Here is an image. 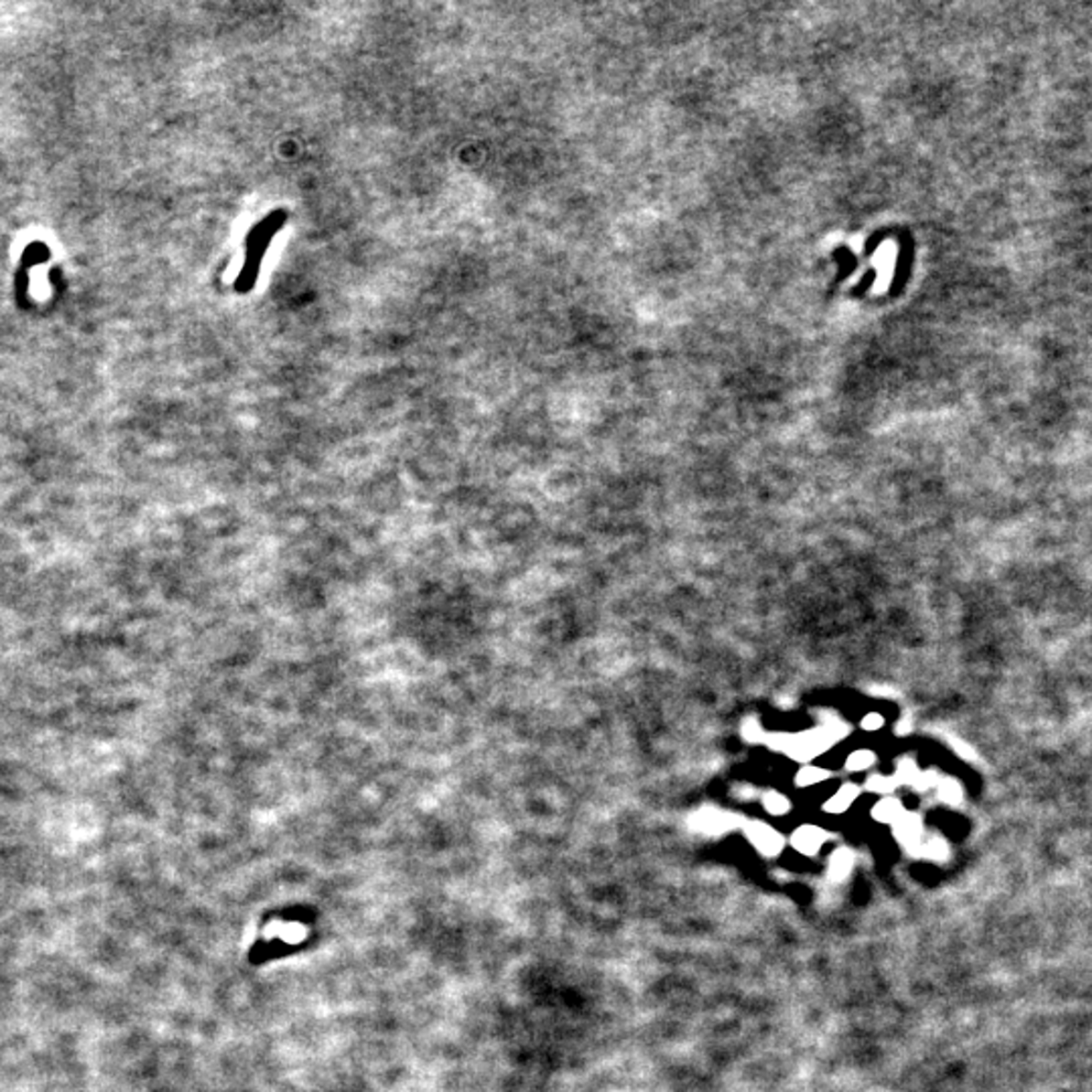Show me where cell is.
<instances>
[{"instance_id": "cell-6", "label": "cell", "mask_w": 1092, "mask_h": 1092, "mask_svg": "<svg viewBox=\"0 0 1092 1092\" xmlns=\"http://www.w3.org/2000/svg\"><path fill=\"white\" fill-rule=\"evenodd\" d=\"M894 839L901 846H904L908 852L919 854L923 844V821L916 814H906L892 826Z\"/></svg>"}, {"instance_id": "cell-11", "label": "cell", "mask_w": 1092, "mask_h": 1092, "mask_svg": "<svg viewBox=\"0 0 1092 1092\" xmlns=\"http://www.w3.org/2000/svg\"><path fill=\"white\" fill-rule=\"evenodd\" d=\"M876 752L870 751V749H858L854 752H849L848 759H846V769L849 773H862L868 771L870 767L876 765Z\"/></svg>"}, {"instance_id": "cell-15", "label": "cell", "mask_w": 1092, "mask_h": 1092, "mask_svg": "<svg viewBox=\"0 0 1092 1092\" xmlns=\"http://www.w3.org/2000/svg\"><path fill=\"white\" fill-rule=\"evenodd\" d=\"M742 737H745L749 742H761L762 739H765V732H762V727L759 724V720L749 719L742 722Z\"/></svg>"}, {"instance_id": "cell-10", "label": "cell", "mask_w": 1092, "mask_h": 1092, "mask_svg": "<svg viewBox=\"0 0 1092 1092\" xmlns=\"http://www.w3.org/2000/svg\"><path fill=\"white\" fill-rule=\"evenodd\" d=\"M761 804L765 807V811L773 817H785L789 811H791V801L787 795H783L781 791L775 789H769L765 794L761 795Z\"/></svg>"}, {"instance_id": "cell-7", "label": "cell", "mask_w": 1092, "mask_h": 1092, "mask_svg": "<svg viewBox=\"0 0 1092 1092\" xmlns=\"http://www.w3.org/2000/svg\"><path fill=\"white\" fill-rule=\"evenodd\" d=\"M860 795H862V787L856 785V783H846V785L839 787L832 797H827L824 801L821 809H824L829 816H842L856 804Z\"/></svg>"}, {"instance_id": "cell-8", "label": "cell", "mask_w": 1092, "mask_h": 1092, "mask_svg": "<svg viewBox=\"0 0 1092 1092\" xmlns=\"http://www.w3.org/2000/svg\"><path fill=\"white\" fill-rule=\"evenodd\" d=\"M854 866H856V856L852 849L838 848L836 852L829 854L827 878L832 882H846L849 874L854 872Z\"/></svg>"}, {"instance_id": "cell-2", "label": "cell", "mask_w": 1092, "mask_h": 1092, "mask_svg": "<svg viewBox=\"0 0 1092 1092\" xmlns=\"http://www.w3.org/2000/svg\"><path fill=\"white\" fill-rule=\"evenodd\" d=\"M773 742H775L773 747L781 749L783 752H787V755L794 757L795 761L816 759L817 755H821V752L834 745V742L826 737V732L819 727L811 732L781 734V737H777Z\"/></svg>"}, {"instance_id": "cell-13", "label": "cell", "mask_w": 1092, "mask_h": 1092, "mask_svg": "<svg viewBox=\"0 0 1092 1092\" xmlns=\"http://www.w3.org/2000/svg\"><path fill=\"white\" fill-rule=\"evenodd\" d=\"M898 787V783L894 781V777H888V775H872L866 781V789L872 791V794L878 795H891L892 791Z\"/></svg>"}, {"instance_id": "cell-1", "label": "cell", "mask_w": 1092, "mask_h": 1092, "mask_svg": "<svg viewBox=\"0 0 1092 1092\" xmlns=\"http://www.w3.org/2000/svg\"><path fill=\"white\" fill-rule=\"evenodd\" d=\"M286 219H287V212L284 209H277L272 212V215H267L264 221H261V223H257L254 229H251V233L247 237L245 264H243V267H241V274L235 282V289L239 294H249L251 289H254L261 264H264L265 251H267L269 243H272V239L276 237L277 231L284 227Z\"/></svg>"}, {"instance_id": "cell-14", "label": "cell", "mask_w": 1092, "mask_h": 1092, "mask_svg": "<svg viewBox=\"0 0 1092 1092\" xmlns=\"http://www.w3.org/2000/svg\"><path fill=\"white\" fill-rule=\"evenodd\" d=\"M916 777H919V771H916V765H914V762L911 759H901V761H898L896 773H894V781L898 783V785H904V783H908V785H913V783L916 781Z\"/></svg>"}, {"instance_id": "cell-3", "label": "cell", "mask_w": 1092, "mask_h": 1092, "mask_svg": "<svg viewBox=\"0 0 1092 1092\" xmlns=\"http://www.w3.org/2000/svg\"><path fill=\"white\" fill-rule=\"evenodd\" d=\"M745 836L749 844L765 858H777L785 848V838L775 827L769 826L767 821H749V824H745Z\"/></svg>"}, {"instance_id": "cell-4", "label": "cell", "mask_w": 1092, "mask_h": 1092, "mask_svg": "<svg viewBox=\"0 0 1092 1092\" xmlns=\"http://www.w3.org/2000/svg\"><path fill=\"white\" fill-rule=\"evenodd\" d=\"M827 839L829 834L826 829H821L816 824H801L799 827H795V832L791 834L789 844L794 846L795 852H799L801 856L814 858L821 852V848H824Z\"/></svg>"}, {"instance_id": "cell-17", "label": "cell", "mask_w": 1092, "mask_h": 1092, "mask_svg": "<svg viewBox=\"0 0 1092 1092\" xmlns=\"http://www.w3.org/2000/svg\"><path fill=\"white\" fill-rule=\"evenodd\" d=\"M939 794H941V797H943L945 801H955V799H957V787H955V783H951V781H945L943 785H941V789H939Z\"/></svg>"}, {"instance_id": "cell-16", "label": "cell", "mask_w": 1092, "mask_h": 1092, "mask_svg": "<svg viewBox=\"0 0 1092 1092\" xmlns=\"http://www.w3.org/2000/svg\"><path fill=\"white\" fill-rule=\"evenodd\" d=\"M884 717L881 712H868L866 717L860 720V727H862L866 732H876L884 727Z\"/></svg>"}, {"instance_id": "cell-9", "label": "cell", "mask_w": 1092, "mask_h": 1092, "mask_svg": "<svg viewBox=\"0 0 1092 1092\" xmlns=\"http://www.w3.org/2000/svg\"><path fill=\"white\" fill-rule=\"evenodd\" d=\"M870 814H872V817L878 821V824L894 826L896 821L906 814V809H904L901 799H896L894 795H886L878 801Z\"/></svg>"}, {"instance_id": "cell-12", "label": "cell", "mask_w": 1092, "mask_h": 1092, "mask_svg": "<svg viewBox=\"0 0 1092 1092\" xmlns=\"http://www.w3.org/2000/svg\"><path fill=\"white\" fill-rule=\"evenodd\" d=\"M829 777H832V773H829L827 769H821L816 765H805L804 769L797 771L795 785L797 787H814V785H819V783H824Z\"/></svg>"}, {"instance_id": "cell-5", "label": "cell", "mask_w": 1092, "mask_h": 1092, "mask_svg": "<svg viewBox=\"0 0 1092 1092\" xmlns=\"http://www.w3.org/2000/svg\"><path fill=\"white\" fill-rule=\"evenodd\" d=\"M734 824H737V817L724 814V811L717 809V807H704L700 811H696L690 819V826L692 829L700 834H707V836H719L722 832H727Z\"/></svg>"}]
</instances>
